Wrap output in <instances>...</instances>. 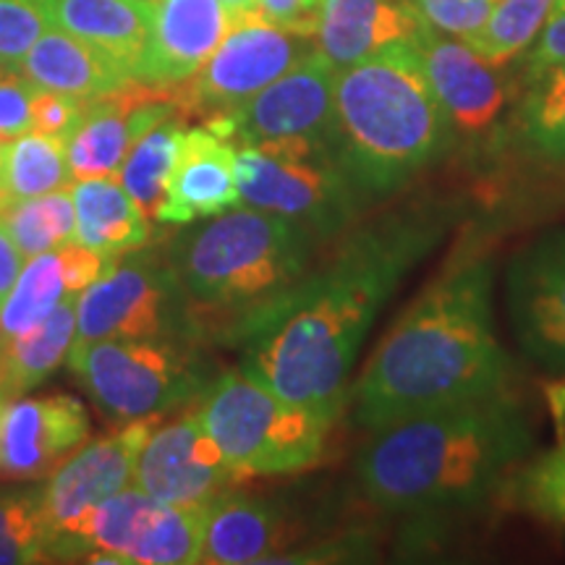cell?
<instances>
[{
	"mask_svg": "<svg viewBox=\"0 0 565 565\" xmlns=\"http://www.w3.org/2000/svg\"><path fill=\"white\" fill-rule=\"evenodd\" d=\"M492 3H498V0H492Z\"/></svg>",
	"mask_w": 565,
	"mask_h": 565,
	"instance_id": "f6af8a7d",
	"label": "cell"
},
{
	"mask_svg": "<svg viewBox=\"0 0 565 565\" xmlns=\"http://www.w3.org/2000/svg\"><path fill=\"white\" fill-rule=\"evenodd\" d=\"M231 24L233 11L223 0H158L152 34L131 79L160 89L181 87L217 51Z\"/></svg>",
	"mask_w": 565,
	"mask_h": 565,
	"instance_id": "e0dca14e",
	"label": "cell"
},
{
	"mask_svg": "<svg viewBox=\"0 0 565 565\" xmlns=\"http://www.w3.org/2000/svg\"><path fill=\"white\" fill-rule=\"evenodd\" d=\"M335 74L330 61L315 51L242 108L204 124L228 137L236 147L294 139L333 145Z\"/></svg>",
	"mask_w": 565,
	"mask_h": 565,
	"instance_id": "7c38bea8",
	"label": "cell"
},
{
	"mask_svg": "<svg viewBox=\"0 0 565 565\" xmlns=\"http://www.w3.org/2000/svg\"><path fill=\"white\" fill-rule=\"evenodd\" d=\"M68 366L95 406L126 424L186 404L212 383L200 359L173 338L74 343Z\"/></svg>",
	"mask_w": 565,
	"mask_h": 565,
	"instance_id": "ba28073f",
	"label": "cell"
},
{
	"mask_svg": "<svg viewBox=\"0 0 565 565\" xmlns=\"http://www.w3.org/2000/svg\"><path fill=\"white\" fill-rule=\"evenodd\" d=\"M511 492L526 513L565 524V443L526 463L511 482Z\"/></svg>",
	"mask_w": 565,
	"mask_h": 565,
	"instance_id": "e575fe53",
	"label": "cell"
},
{
	"mask_svg": "<svg viewBox=\"0 0 565 565\" xmlns=\"http://www.w3.org/2000/svg\"><path fill=\"white\" fill-rule=\"evenodd\" d=\"M139 89L141 84L131 79L124 89L84 105L79 124L66 139L68 168L74 181L118 175V168L137 141L129 113Z\"/></svg>",
	"mask_w": 565,
	"mask_h": 565,
	"instance_id": "cb8c5ba5",
	"label": "cell"
},
{
	"mask_svg": "<svg viewBox=\"0 0 565 565\" xmlns=\"http://www.w3.org/2000/svg\"><path fill=\"white\" fill-rule=\"evenodd\" d=\"M505 307L521 351L542 370L565 374V231H550L513 254Z\"/></svg>",
	"mask_w": 565,
	"mask_h": 565,
	"instance_id": "5bb4252c",
	"label": "cell"
},
{
	"mask_svg": "<svg viewBox=\"0 0 565 565\" xmlns=\"http://www.w3.org/2000/svg\"><path fill=\"white\" fill-rule=\"evenodd\" d=\"M87 437L89 416L74 395L6 401L0 406V477H51Z\"/></svg>",
	"mask_w": 565,
	"mask_h": 565,
	"instance_id": "2e32d148",
	"label": "cell"
},
{
	"mask_svg": "<svg viewBox=\"0 0 565 565\" xmlns=\"http://www.w3.org/2000/svg\"><path fill=\"white\" fill-rule=\"evenodd\" d=\"M236 145L212 126L183 129L179 160L154 221L192 225L238 207Z\"/></svg>",
	"mask_w": 565,
	"mask_h": 565,
	"instance_id": "ac0fdd59",
	"label": "cell"
},
{
	"mask_svg": "<svg viewBox=\"0 0 565 565\" xmlns=\"http://www.w3.org/2000/svg\"><path fill=\"white\" fill-rule=\"evenodd\" d=\"M24 265H26V257L21 254L17 242L11 238L9 228H6L3 217H0V303L6 301V296L11 294V288L17 286Z\"/></svg>",
	"mask_w": 565,
	"mask_h": 565,
	"instance_id": "60d3db41",
	"label": "cell"
},
{
	"mask_svg": "<svg viewBox=\"0 0 565 565\" xmlns=\"http://www.w3.org/2000/svg\"><path fill=\"white\" fill-rule=\"evenodd\" d=\"M238 202L288 217L317 242L356 221L364 200L324 141H265L236 147Z\"/></svg>",
	"mask_w": 565,
	"mask_h": 565,
	"instance_id": "52a82bcc",
	"label": "cell"
},
{
	"mask_svg": "<svg viewBox=\"0 0 565 565\" xmlns=\"http://www.w3.org/2000/svg\"><path fill=\"white\" fill-rule=\"evenodd\" d=\"M414 45L437 100L454 124L456 147L463 145L482 154L503 131L508 87L498 66L487 63L463 40L437 32L424 21Z\"/></svg>",
	"mask_w": 565,
	"mask_h": 565,
	"instance_id": "4fadbf2b",
	"label": "cell"
},
{
	"mask_svg": "<svg viewBox=\"0 0 565 565\" xmlns=\"http://www.w3.org/2000/svg\"><path fill=\"white\" fill-rule=\"evenodd\" d=\"M66 296L71 294L63 275L61 249L26 259L17 286L0 303V343H9L45 322Z\"/></svg>",
	"mask_w": 565,
	"mask_h": 565,
	"instance_id": "83f0119b",
	"label": "cell"
},
{
	"mask_svg": "<svg viewBox=\"0 0 565 565\" xmlns=\"http://www.w3.org/2000/svg\"><path fill=\"white\" fill-rule=\"evenodd\" d=\"M38 84L21 68L0 66V139L32 131V100Z\"/></svg>",
	"mask_w": 565,
	"mask_h": 565,
	"instance_id": "74e56055",
	"label": "cell"
},
{
	"mask_svg": "<svg viewBox=\"0 0 565 565\" xmlns=\"http://www.w3.org/2000/svg\"><path fill=\"white\" fill-rule=\"evenodd\" d=\"M511 126L526 154L565 166V63L526 76Z\"/></svg>",
	"mask_w": 565,
	"mask_h": 565,
	"instance_id": "484cf974",
	"label": "cell"
},
{
	"mask_svg": "<svg viewBox=\"0 0 565 565\" xmlns=\"http://www.w3.org/2000/svg\"><path fill=\"white\" fill-rule=\"evenodd\" d=\"M200 414L158 424L141 448L134 482L162 505L207 503L238 482Z\"/></svg>",
	"mask_w": 565,
	"mask_h": 565,
	"instance_id": "9a60e30c",
	"label": "cell"
},
{
	"mask_svg": "<svg viewBox=\"0 0 565 565\" xmlns=\"http://www.w3.org/2000/svg\"><path fill=\"white\" fill-rule=\"evenodd\" d=\"M494 270L487 257L448 267L383 335L351 385L353 424H387L508 391L511 356L492 312Z\"/></svg>",
	"mask_w": 565,
	"mask_h": 565,
	"instance_id": "7a4b0ae2",
	"label": "cell"
},
{
	"mask_svg": "<svg viewBox=\"0 0 565 565\" xmlns=\"http://www.w3.org/2000/svg\"><path fill=\"white\" fill-rule=\"evenodd\" d=\"M3 404H6V401H3V398H0V406H3Z\"/></svg>",
	"mask_w": 565,
	"mask_h": 565,
	"instance_id": "ee69618b",
	"label": "cell"
},
{
	"mask_svg": "<svg viewBox=\"0 0 565 565\" xmlns=\"http://www.w3.org/2000/svg\"><path fill=\"white\" fill-rule=\"evenodd\" d=\"M317 51V42L254 11H233V24L217 51L189 82L173 89L181 113L228 116L267 84Z\"/></svg>",
	"mask_w": 565,
	"mask_h": 565,
	"instance_id": "8fae6325",
	"label": "cell"
},
{
	"mask_svg": "<svg viewBox=\"0 0 565 565\" xmlns=\"http://www.w3.org/2000/svg\"><path fill=\"white\" fill-rule=\"evenodd\" d=\"M317 238L299 223L238 204L192 223L171 244V259L192 309L217 317L228 335L244 317L309 275Z\"/></svg>",
	"mask_w": 565,
	"mask_h": 565,
	"instance_id": "5b68a950",
	"label": "cell"
},
{
	"mask_svg": "<svg viewBox=\"0 0 565 565\" xmlns=\"http://www.w3.org/2000/svg\"><path fill=\"white\" fill-rule=\"evenodd\" d=\"M200 416L238 477L296 475L320 463L333 427L312 408L286 401L242 370L212 380Z\"/></svg>",
	"mask_w": 565,
	"mask_h": 565,
	"instance_id": "8992f818",
	"label": "cell"
},
{
	"mask_svg": "<svg viewBox=\"0 0 565 565\" xmlns=\"http://www.w3.org/2000/svg\"><path fill=\"white\" fill-rule=\"evenodd\" d=\"M6 145H9V139H0V183H3V168H6Z\"/></svg>",
	"mask_w": 565,
	"mask_h": 565,
	"instance_id": "7bdbcfd3",
	"label": "cell"
},
{
	"mask_svg": "<svg viewBox=\"0 0 565 565\" xmlns=\"http://www.w3.org/2000/svg\"><path fill=\"white\" fill-rule=\"evenodd\" d=\"M282 515L267 500L223 492L207 503L200 563H270L282 540Z\"/></svg>",
	"mask_w": 565,
	"mask_h": 565,
	"instance_id": "7402d4cb",
	"label": "cell"
},
{
	"mask_svg": "<svg viewBox=\"0 0 565 565\" xmlns=\"http://www.w3.org/2000/svg\"><path fill=\"white\" fill-rule=\"evenodd\" d=\"M419 26L412 0H322L315 42L341 71L395 42H414Z\"/></svg>",
	"mask_w": 565,
	"mask_h": 565,
	"instance_id": "d6986e66",
	"label": "cell"
},
{
	"mask_svg": "<svg viewBox=\"0 0 565 565\" xmlns=\"http://www.w3.org/2000/svg\"><path fill=\"white\" fill-rule=\"evenodd\" d=\"M45 561L42 490H0V563Z\"/></svg>",
	"mask_w": 565,
	"mask_h": 565,
	"instance_id": "836d02e7",
	"label": "cell"
},
{
	"mask_svg": "<svg viewBox=\"0 0 565 565\" xmlns=\"http://www.w3.org/2000/svg\"><path fill=\"white\" fill-rule=\"evenodd\" d=\"M557 63H565V0H555L545 26L529 45L526 76L542 68L557 66Z\"/></svg>",
	"mask_w": 565,
	"mask_h": 565,
	"instance_id": "ab89813d",
	"label": "cell"
},
{
	"mask_svg": "<svg viewBox=\"0 0 565 565\" xmlns=\"http://www.w3.org/2000/svg\"><path fill=\"white\" fill-rule=\"evenodd\" d=\"M162 503L137 484L124 487L95 508L87 529L89 563H129L134 545Z\"/></svg>",
	"mask_w": 565,
	"mask_h": 565,
	"instance_id": "f1b7e54d",
	"label": "cell"
},
{
	"mask_svg": "<svg viewBox=\"0 0 565 565\" xmlns=\"http://www.w3.org/2000/svg\"><path fill=\"white\" fill-rule=\"evenodd\" d=\"M68 192L76 210V244L105 259H121L124 254L145 249L150 238V221L118 175L74 181Z\"/></svg>",
	"mask_w": 565,
	"mask_h": 565,
	"instance_id": "603a6c76",
	"label": "cell"
},
{
	"mask_svg": "<svg viewBox=\"0 0 565 565\" xmlns=\"http://www.w3.org/2000/svg\"><path fill=\"white\" fill-rule=\"evenodd\" d=\"M74 181L68 168L66 141L40 131H26L6 145L0 207L9 202L32 200L66 189Z\"/></svg>",
	"mask_w": 565,
	"mask_h": 565,
	"instance_id": "4316f807",
	"label": "cell"
},
{
	"mask_svg": "<svg viewBox=\"0 0 565 565\" xmlns=\"http://www.w3.org/2000/svg\"><path fill=\"white\" fill-rule=\"evenodd\" d=\"M555 0H498L490 19L463 42L487 63L503 68L542 32Z\"/></svg>",
	"mask_w": 565,
	"mask_h": 565,
	"instance_id": "d6a6232c",
	"label": "cell"
},
{
	"mask_svg": "<svg viewBox=\"0 0 565 565\" xmlns=\"http://www.w3.org/2000/svg\"><path fill=\"white\" fill-rule=\"evenodd\" d=\"M416 13L433 30L466 40L490 19L492 0H412Z\"/></svg>",
	"mask_w": 565,
	"mask_h": 565,
	"instance_id": "8d00e7d4",
	"label": "cell"
},
{
	"mask_svg": "<svg viewBox=\"0 0 565 565\" xmlns=\"http://www.w3.org/2000/svg\"><path fill=\"white\" fill-rule=\"evenodd\" d=\"M0 217L26 259L74 242L76 210L68 189L3 204Z\"/></svg>",
	"mask_w": 565,
	"mask_h": 565,
	"instance_id": "1f68e13d",
	"label": "cell"
},
{
	"mask_svg": "<svg viewBox=\"0 0 565 565\" xmlns=\"http://www.w3.org/2000/svg\"><path fill=\"white\" fill-rule=\"evenodd\" d=\"M84 105L87 103L79 100V97L38 87L32 100V131L66 141L71 131L76 129V124H79Z\"/></svg>",
	"mask_w": 565,
	"mask_h": 565,
	"instance_id": "f35d334b",
	"label": "cell"
},
{
	"mask_svg": "<svg viewBox=\"0 0 565 565\" xmlns=\"http://www.w3.org/2000/svg\"><path fill=\"white\" fill-rule=\"evenodd\" d=\"M160 424V414L129 422L103 440L84 443L51 475L42 490L45 561H87V529L95 508L134 482L139 454Z\"/></svg>",
	"mask_w": 565,
	"mask_h": 565,
	"instance_id": "30bf717a",
	"label": "cell"
},
{
	"mask_svg": "<svg viewBox=\"0 0 565 565\" xmlns=\"http://www.w3.org/2000/svg\"><path fill=\"white\" fill-rule=\"evenodd\" d=\"M448 228L440 204H412L359 228L333 263L225 335L238 349V370L335 424L349 408L351 370L380 309Z\"/></svg>",
	"mask_w": 565,
	"mask_h": 565,
	"instance_id": "6da1fadb",
	"label": "cell"
},
{
	"mask_svg": "<svg viewBox=\"0 0 565 565\" xmlns=\"http://www.w3.org/2000/svg\"><path fill=\"white\" fill-rule=\"evenodd\" d=\"M47 26L42 0H0V66L21 68Z\"/></svg>",
	"mask_w": 565,
	"mask_h": 565,
	"instance_id": "d590c367",
	"label": "cell"
},
{
	"mask_svg": "<svg viewBox=\"0 0 565 565\" xmlns=\"http://www.w3.org/2000/svg\"><path fill=\"white\" fill-rule=\"evenodd\" d=\"M181 139L183 126L175 118H168L134 141L121 168H118V181L124 183L131 200L145 210L147 217L154 215L168 192V181H171L175 160H179Z\"/></svg>",
	"mask_w": 565,
	"mask_h": 565,
	"instance_id": "f546056e",
	"label": "cell"
},
{
	"mask_svg": "<svg viewBox=\"0 0 565 565\" xmlns=\"http://www.w3.org/2000/svg\"><path fill=\"white\" fill-rule=\"evenodd\" d=\"M210 503V500H207ZM207 503L160 505L134 545L129 563L183 565L200 563L207 524Z\"/></svg>",
	"mask_w": 565,
	"mask_h": 565,
	"instance_id": "4dcf8cb0",
	"label": "cell"
},
{
	"mask_svg": "<svg viewBox=\"0 0 565 565\" xmlns=\"http://www.w3.org/2000/svg\"><path fill=\"white\" fill-rule=\"evenodd\" d=\"M534 429L508 391L374 429L356 458L359 490L391 513L482 503L529 456Z\"/></svg>",
	"mask_w": 565,
	"mask_h": 565,
	"instance_id": "3957f363",
	"label": "cell"
},
{
	"mask_svg": "<svg viewBox=\"0 0 565 565\" xmlns=\"http://www.w3.org/2000/svg\"><path fill=\"white\" fill-rule=\"evenodd\" d=\"M76 335V294L66 296L58 309L32 328L30 333L0 343V398L11 401L17 395L38 387L42 380L58 370L63 356H68Z\"/></svg>",
	"mask_w": 565,
	"mask_h": 565,
	"instance_id": "d4e9b609",
	"label": "cell"
},
{
	"mask_svg": "<svg viewBox=\"0 0 565 565\" xmlns=\"http://www.w3.org/2000/svg\"><path fill=\"white\" fill-rule=\"evenodd\" d=\"M231 11H252L254 0H223Z\"/></svg>",
	"mask_w": 565,
	"mask_h": 565,
	"instance_id": "b9f144b4",
	"label": "cell"
},
{
	"mask_svg": "<svg viewBox=\"0 0 565 565\" xmlns=\"http://www.w3.org/2000/svg\"><path fill=\"white\" fill-rule=\"evenodd\" d=\"M454 150V124L414 42L335 74L333 152L364 202L401 194Z\"/></svg>",
	"mask_w": 565,
	"mask_h": 565,
	"instance_id": "277c9868",
	"label": "cell"
},
{
	"mask_svg": "<svg viewBox=\"0 0 565 565\" xmlns=\"http://www.w3.org/2000/svg\"><path fill=\"white\" fill-rule=\"evenodd\" d=\"M24 76L42 89L63 92L89 103L113 95L131 82L129 68L113 55L63 30H47L21 63Z\"/></svg>",
	"mask_w": 565,
	"mask_h": 565,
	"instance_id": "ffe728a7",
	"label": "cell"
},
{
	"mask_svg": "<svg viewBox=\"0 0 565 565\" xmlns=\"http://www.w3.org/2000/svg\"><path fill=\"white\" fill-rule=\"evenodd\" d=\"M196 330L192 301L171 259L158 252H129L76 296L74 343L131 338H186Z\"/></svg>",
	"mask_w": 565,
	"mask_h": 565,
	"instance_id": "9c48e42d",
	"label": "cell"
},
{
	"mask_svg": "<svg viewBox=\"0 0 565 565\" xmlns=\"http://www.w3.org/2000/svg\"><path fill=\"white\" fill-rule=\"evenodd\" d=\"M51 26L100 47L131 68L152 34L158 0H42Z\"/></svg>",
	"mask_w": 565,
	"mask_h": 565,
	"instance_id": "44dd1931",
	"label": "cell"
}]
</instances>
